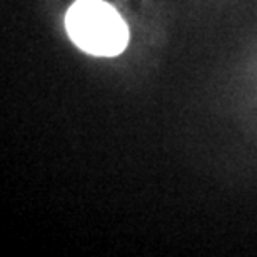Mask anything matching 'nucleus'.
I'll list each match as a JSON object with an SVG mask.
<instances>
[{
    "label": "nucleus",
    "instance_id": "1",
    "mask_svg": "<svg viewBox=\"0 0 257 257\" xmlns=\"http://www.w3.org/2000/svg\"><path fill=\"white\" fill-rule=\"evenodd\" d=\"M65 29L77 47L97 57H115L128 44L125 20L104 0H77L67 10Z\"/></svg>",
    "mask_w": 257,
    "mask_h": 257
}]
</instances>
